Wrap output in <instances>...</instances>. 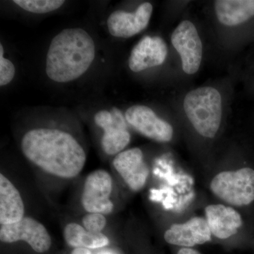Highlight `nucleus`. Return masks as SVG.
<instances>
[{"mask_svg":"<svg viewBox=\"0 0 254 254\" xmlns=\"http://www.w3.org/2000/svg\"><path fill=\"white\" fill-rule=\"evenodd\" d=\"M177 254H200L198 251L191 248H182Z\"/></svg>","mask_w":254,"mask_h":254,"instance_id":"nucleus-21","label":"nucleus"},{"mask_svg":"<svg viewBox=\"0 0 254 254\" xmlns=\"http://www.w3.org/2000/svg\"><path fill=\"white\" fill-rule=\"evenodd\" d=\"M125 119L136 131L158 142H169L173 136V128L158 118L153 110L145 105H133L127 109Z\"/></svg>","mask_w":254,"mask_h":254,"instance_id":"nucleus-8","label":"nucleus"},{"mask_svg":"<svg viewBox=\"0 0 254 254\" xmlns=\"http://www.w3.org/2000/svg\"><path fill=\"white\" fill-rule=\"evenodd\" d=\"M22 197L16 187L3 174L0 175V224L16 223L24 216Z\"/></svg>","mask_w":254,"mask_h":254,"instance_id":"nucleus-15","label":"nucleus"},{"mask_svg":"<svg viewBox=\"0 0 254 254\" xmlns=\"http://www.w3.org/2000/svg\"><path fill=\"white\" fill-rule=\"evenodd\" d=\"M172 43L181 57L182 68L187 74H193L199 69L202 60V43L194 25L182 21L172 35Z\"/></svg>","mask_w":254,"mask_h":254,"instance_id":"nucleus-7","label":"nucleus"},{"mask_svg":"<svg viewBox=\"0 0 254 254\" xmlns=\"http://www.w3.org/2000/svg\"><path fill=\"white\" fill-rule=\"evenodd\" d=\"M82 224L88 231L100 233L106 226L107 220L103 214L88 213L82 218Z\"/></svg>","mask_w":254,"mask_h":254,"instance_id":"nucleus-19","label":"nucleus"},{"mask_svg":"<svg viewBox=\"0 0 254 254\" xmlns=\"http://www.w3.org/2000/svg\"><path fill=\"white\" fill-rule=\"evenodd\" d=\"M65 1L63 0H14L15 4L28 12L46 14L60 9Z\"/></svg>","mask_w":254,"mask_h":254,"instance_id":"nucleus-18","label":"nucleus"},{"mask_svg":"<svg viewBox=\"0 0 254 254\" xmlns=\"http://www.w3.org/2000/svg\"><path fill=\"white\" fill-rule=\"evenodd\" d=\"M212 192L220 199L235 206L254 201V170L243 168L218 174L210 183Z\"/></svg>","mask_w":254,"mask_h":254,"instance_id":"nucleus-4","label":"nucleus"},{"mask_svg":"<svg viewBox=\"0 0 254 254\" xmlns=\"http://www.w3.org/2000/svg\"><path fill=\"white\" fill-rule=\"evenodd\" d=\"M205 213L212 235L220 240L235 235L243 224L240 214L231 207L209 205L205 208Z\"/></svg>","mask_w":254,"mask_h":254,"instance_id":"nucleus-14","label":"nucleus"},{"mask_svg":"<svg viewBox=\"0 0 254 254\" xmlns=\"http://www.w3.org/2000/svg\"><path fill=\"white\" fill-rule=\"evenodd\" d=\"M71 254H91V252L87 249L76 248L72 251Z\"/></svg>","mask_w":254,"mask_h":254,"instance_id":"nucleus-22","label":"nucleus"},{"mask_svg":"<svg viewBox=\"0 0 254 254\" xmlns=\"http://www.w3.org/2000/svg\"><path fill=\"white\" fill-rule=\"evenodd\" d=\"M15 75L14 64L4 57V48L0 45V86L9 84Z\"/></svg>","mask_w":254,"mask_h":254,"instance_id":"nucleus-20","label":"nucleus"},{"mask_svg":"<svg viewBox=\"0 0 254 254\" xmlns=\"http://www.w3.org/2000/svg\"><path fill=\"white\" fill-rule=\"evenodd\" d=\"M21 148L30 163L59 178L76 177L86 162V151L79 141L61 128H32L23 135Z\"/></svg>","mask_w":254,"mask_h":254,"instance_id":"nucleus-1","label":"nucleus"},{"mask_svg":"<svg viewBox=\"0 0 254 254\" xmlns=\"http://www.w3.org/2000/svg\"><path fill=\"white\" fill-rule=\"evenodd\" d=\"M113 179L104 170H97L88 175L81 194V204L88 213L108 215L114 209L110 200Z\"/></svg>","mask_w":254,"mask_h":254,"instance_id":"nucleus-6","label":"nucleus"},{"mask_svg":"<svg viewBox=\"0 0 254 254\" xmlns=\"http://www.w3.org/2000/svg\"><path fill=\"white\" fill-rule=\"evenodd\" d=\"M0 240L6 244L23 241L39 254L48 252L52 245V239L46 227L31 217H23L11 225H1Z\"/></svg>","mask_w":254,"mask_h":254,"instance_id":"nucleus-5","label":"nucleus"},{"mask_svg":"<svg viewBox=\"0 0 254 254\" xmlns=\"http://www.w3.org/2000/svg\"><path fill=\"white\" fill-rule=\"evenodd\" d=\"M168 55L166 43L160 37L145 36L133 47L128 58V66L133 72L160 66Z\"/></svg>","mask_w":254,"mask_h":254,"instance_id":"nucleus-12","label":"nucleus"},{"mask_svg":"<svg viewBox=\"0 0 254 254\" xmlns=\"http://www.w3.org/2000/svg\"><path fill=\"white\" fill-rule=\"evenodd\" d=\"M212 233L206 220L199 217L182 224H175L165 232L164 238L170 245L185 248L203 245L211 240Z\"/></svg>","mask_w":254,"mask_h":254,"instance_id":"nucleus-13","label":"nucleus"},{"mask_svg":"<svg viewBox=\"0 0 254 254\" xmlns=\"http://www.w3.org/2000/svg\"><path fill=\"white\" fill-rule=\"evenodd\" d=\"M113 165L131 190L138 191L145 186L150 172L140 148H131L119 153L114 158Z\"/></svg>","mask_w":254,"mask_h":254,"instance_id":"nucleus-10","label":"nucleus"},{"mask_svg":"<svg viewBox=\"0 0 254 254\" xmlns=\"http://www.w3.org/2000/svg\"><path fill=\"white\" fill-rule=\"evenodd\" d=\"M187 118L197 132L206 138L216 135L222 120V98L212 87H202L190 92L184 100Z\"/></svg>","mask_w":254,"mask_h":254,"instance_id":"nucleus-3","label":"nucleus"},{"mask_svg":"<svg viewBox=\"0 0 254 254\" xmlns=\"http://www.w3.org/2000/svg\"><path fill=\"white\" fill-rule=\"evenodd\" d=\"M64 238L73 248L98 249L109 245V239L104 234L88 231L79 224L68 223L64 230Z\"/></svg>","mask_w":254,"mask_h":254,"instance_id":"nucleus-17","label":"nucleus"},{"mask_svg":"<svg viewBox=\"0 0 254 254\" xmlns=\"http://www.w3.org/2000/svg\"><path fill=\"white\" fill-rule=\"evenodd\" d=\"M95 124L104 130L101 145L106 154L118 155L129 143L131 135L120 113L112 114L108 110H101L95 114Z\"/></svg>","mask_w":254,"mask_h":254,"instance_id":"nucleus-9","label":"nucleus"},{"mask_svg":"<svg viewBox=\"0 0 254 254\" xmlns=\"http://www.w3.org/2000/svg\"><path fill=\"white\" fill-rule=\"evenodd\" d=\"M215 9L222 24L238 26L254 17V0H218Z\"/></svg>","mask_w":254,"mask_h":254,"instance_id":"nucleus-16","label":"nucleus"},{"mask_svg":"<svg viewBox=\"0 0 254 254\" xmlns=\"http://www.w3.org/2000/svg\"><path fill=\"white\" fill-rule=\"evenodd\" d=\"M153 12L149 2L143 3L134 12L123 10L114 11L108 19L110 34L117 38H128L138 34L148 26Z\"/></svg>","mask_w":254,"mask_h":254,"instance_id":"nucleus-11","label":"nucleus"},{"mask_svg":"<svg viewBox=\"0 0 254 254\" xmlns=\"http://www.w3.org/2000/svg\"><path fill=\"white\" fill-rule=\"evenodd\" d=\"M92 37L82 28H66L52 40L46 57V71L50 79L67 83L79 78L94 61Z\"/></svg>","mask_w":254,"mask_h":254,"instance_id":"nucleus-2","label":"nucleus"}]
</instances>
